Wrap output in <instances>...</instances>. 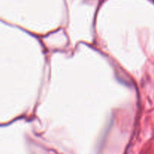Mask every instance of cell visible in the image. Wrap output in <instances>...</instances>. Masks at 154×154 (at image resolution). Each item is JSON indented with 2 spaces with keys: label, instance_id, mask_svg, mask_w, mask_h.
<instances>
[{
  "label": "cell",
  "instance_id": "obj_1",
  "mask_svg": "<svg viewBox=\"0 0 154 154\" xmlns=\"http://www.w3.org/2000/svg\"><path fill=\"white\" fill-rule=\"evenodd\" d=\"M153 2H154V0H153Z\"/></svg>",
  "mask_w": 154,
  "mask_h": 154
}]
</instances>
